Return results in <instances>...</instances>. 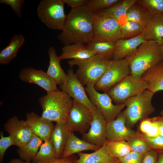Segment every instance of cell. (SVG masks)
Masks as SVG:
<instances>
[{"label": "cell", "mask_w": 163, "mask_h": 163, "mask_svg": "<svg viewBox=\"0 0 163 163\" xmlns=\"http://www.w3.org/2000/svg\"><path fill=\"white\" fill-rule=\"evenodd\" d=\"M138 133L139 137L147 142L152 149L158 154L163 152V137L149 138Z\"/></svg>", "instance_id": "38"}, {"label": "cell", "mask_w": 163, "mask_h": 163, "mask_svg": "<svg viewBox=\"0 0 163 163\" xmlns=\"http://www.w3.org/2000/svg\"><path fill=\"white\" fill-rule=\"evenodd\" d=\"M100 148L89 143L76 136L71 132H69L66 146L61 158H65L75 153L86 150L95 151Z\"/></svg>", "instance_id": "19"}, {"label": "cell", "mask_w": 163, "mask_h": 163, "mask_svg": "<svg viewBox=\"0 0 163 163\" xmlns=\"http://www.w3.org/2000/svg\"><path fill=\"white\" fill-rule=\"evenodd\" d=\"M49 58V63L47 74L53 79L57 85L60 86L66 80V74L62 68L60 64L61 60L56 54V50L53 46L50 47L47 50Z\"/></svg>", "instance_id": "21"}, {"label": "cell", "mask_w": 163, "mask_h": 163, "mask_svg": "<svg viewBox=\"0 0 163 163\" xmlns=\"http://www.w3.org/2000/svg\"><path fill=\"white\" fill-rule=\"evenodd\" d=\"M160 47L161 50L163 55V42L162 44L161 45H160Z\"/></svg>", "instance_id": "47"}, {"label": "cell", "mask_w": 163, "mask_h": 163, "mask_svg": "<svg viewBox=\"0 0 163 163\" xmlns=\"http://www.w3.org/2000/svg\"><path fill=\"white\" fill-rule=\"evenodd\" d=\"M152 18L147 10L136 1L129 8L126 15V21L135 22L144 27L149 24Z\"/></svg>", "instance_id": "28"}, {"label": "cell", "mask_w": 163, "mask_h": 163, "mask_svg": "<svg viewBox=\"0 0 163 163\" xmlns=\"http://www.w3.org/2000/svg\"><path fill=\"white\" fill-rule=\"evenodd\" d=\"M133 151L142 155L151 148L147 142L139 136L129 138L126 140Z\"/></svg>", "instance_id": "36"}, {"label": "cell", "mask_w": 163, "mask_h": 163, "mask_svg": "<svg viewBox=\"0 0 163 163\" xmlns=\"http://www.w3.org/2000/svg\"><path fill=\"white\" fill-rule=\"evenodd\" d=\"M95 53L85 44L76 43L64 46L62 49V53L59 56L62 59H80L91 57Z\"/></svg>", "instance_id": "25"}, {"label": "cell", "mask_w": 163, "mask_h": 163, "mask_svg": "<svg viewBox=\"0 0 163 163\" xmlns=\"http://www.w3.org/2000/svg\"><path fill=\"white\" fill-rule=\"evenodd\" d=\"M158 156V153L151 149L142 155L141 163H156Z\"/></svg>", "instance_id": "42"}, {"label": "cell", "mask_w": 163, "mask_h": 163, "mask_svg": "<svg viewBox=\"0 0 163 163\" xmlns=\"http://www.w3.org/2000/svg\"><path fill=\"white\" fill-rule=\"evenodd\" d=\"M63 0H42L37 12L40 21L48 28L62 30L67 17Z\"/></svg>", "instance_id": "6"}, {"label": "cell", "mask_w": 163, "mask_h": 163, "mask_svg": "<svg viewBox=\"0 0 163 163\" xmlns=\"http://www.w3.org/2000/svg\"><path fill=\"white\" fill-rule=\"evenodd\" d=\"M24 0H0V3L8 5L19 17L21 16V8L24 3Z\"/></svg>", "instance_id": "39"}, {"label": "cell", "mask_w": 163, "mask_h": 163, "mask_svg": "<svg viewBox=\"0 0 163 163\" xmlns=\"http://www.w3.org/2000/svg\"><path fill=\"white\" fill-rule=\"evenodd\" d=\"M9 163H32L31 162L24 161L21 159L18 158L13 159H12Z\"/></svg>", "instance_id": "45"}, {"label": "cell", "mask_w": 163, "mask_h": 163, "mask_svg": "<svg viewBox=\"0 0 163 163\" xmlns=\"http://www.w3.org/2000/svg\"><path fill=\"white\" fill-rule=\"evenodd\" d=\"M60 86L61 91L73 100L84 104L92 111L96 108L91 103L83 85L72 68L68 70L66 78Z\"/></svg>", "instance_id": "12"}, {"label": "cell", "mask_w": 163, "mask_h": 163, "mask_svg": "<svg viewBox=\"0 0 163 163\" xmlns=\"http://www.w3.org/2000/svg\"><path fill=\"white\" fill-rule=\"evenodd\" d=\"M137 131L149 138L160 136L158 116L146 118L140 121Z\"/></svg>", "instance_id": "31"}, {"label": "cell", "mask_w": 163, "mask_h": 163, "mask_svg": "<svg viewBox=\"0 0 163 163\" xmlns=\"http://www.w3.org/2000/svg\"><path fill=\"white\" fill-rule=\"evenodd\" d=\"M142 155L132 151L126 155L118 158L120 163H141Z\"/></svg>", "instance_id": "41"}, {"label": "cell", "mask_w": 163, "mask_h": 163, "mask_svg": "<svg viewBox=\"0 0 163 163\" xmlns=\"http://www.w3.org/2000/svg\"><path fill=\"white\" fill-rule=\"evenodd\" d=\"M77 159L73 155L65 158H56L46 163H75Z\"/></svg>", "instance_id": "44"}, {"label": "cell", "mask_w": 163, "mask_h": 163, "mask_svg": "<svg viewBox=\"0 0 163 163\" xmlns=\"http://www.w3.org/2000/svg\"><path fill=\"white\" fill-rule=\"evenodd\" d=\"M145 27L135 22L127 21L121 25L122 38L127 39L138 36L143 33Z\"/></svg>", "instance_id": "34"}, {"label": "cell", "mask_w": 163, "mask_h": 163, "mask_svg": "<svg viewBox=\"0 0 163 163\" xmlns=\"http://www.w3.org/2000/svg\"><path fill=\"white\" fill-rule=\"evenodd\" d=\"M4 129L11 137L14 145L18 148L23 147L29 142L34 134L26 120H20L15 116L6 122Z\"/></svg>", "instance_id": "14"}, {"label": "cell", "mask_w": 163, "mask_h": 163, "mask_svg": "<svg viewBox=\"0 0 163 163\" xmlns=\"http://www.w3.org/2000/svg\"><path fill=\"white\" fill-rule=\"evenodd\" d=\"M110 60L98 55L87 59H71L68 63L71 68L77 66L75 73L84 85L95 86L106 71Z\"/></svg>", "instance_id": "4"}, {"label": "cell", "mask_w": 163, "mask_h": 163, "mask_svg": "<svg viewBox=\"0 0 163 163\" xmlns=\"http://www.w3.org/2000/svg\"><path fill=\"white\" fill-rule=\"evenodd\" d=\"M85 90L92 104L101 112L107 123L115 120L125 107L124 103L113 104L107 92H98L94 86H86Z\"/></svg>", "instance_id": "8"}, {"label": "cell", "mask_w": 163, "mask_h": 163, "mask_svg": "<svg viewBox=\"0 0 163 163\" xmlns=\"http://www.w3.org/2000/svg\"><path fill=\"white\" fill-rule=\"evenodd\" d=\"M57 158L53 146L49 140L44 141L40 147L32 163H46Z\"/></svg>", "instance_id": "33"}, {"label": "cell", "mask_w": 163, "mask_h": 163, "mask_svg": "<svg viewBox=\"0 0 163 163\" xmlns=\"http://www.w3.org/2000/svg\"><path fill=\"white\" fill-rule=\"evenodd\" d=\"M92 119V111L84 104L73 100L66 123L69 131L84 134L89 129Z\"/></svg>", "instance_id": "11"}, {"label": "cell", "mask_w": 163, "mask_h": 163, "mask_svg": "<svg viewBox=\"0 0 163 163\" xmlns=\"http://www.w3.org/2000/svg\"><path fill=\"white\" fill-rule=\"evenodd\" d=\"M26 116V121L33 133L44 141L49 140L54 126L53 122L33 112L27 113Z\"/></svg>", "instance_id": "17"}, {"label": "cell", "mask_w": 163, "mask_h": 163, "mask_svg": "<svg viewBox=\"0 0 163 163\" xmlns=\"http://www.w3.org/2000/svg\"><path fill=\"white\" fill-rule=\"evenodd\" d=\"M69 132L66 123H56L54 126L49 140L54 149L57 158L61 157Z\"/></svg>", "instance_id": "22"}, {"label": "cell", "mask_w": 163, "mask_h": 163, "mask_svg": "<svg viewBox=\"0 0 163 163\" xmlns=\"http://www.w3.org/2000/svg\"><path fill=\"white\" fill-rule=\"evenodd\" d=\"M141 78L146 82L147 89L154 94L163 91V60L146 71Z\"/></svg>", "instance_id": "20"}, {"label": "cell", "mask_w": 163, "mask_h": 163, "mask_svg": "<svg viewBox=\"0 0 163 163\" xmlns=\"http://www.w3.org/2000/svg\"><path fill=\"white\" fill-rule=\"evenodd\" d=\"M145 41L142 34L133 38L118 40L115 42V49L112 60L126 59Z\"/></svg>", "instance_id": "18"}, {"label": "cell", "mask_w": 163, "mask_h": 163, "mask_svg": "<svg viewBox=\"0 0 163 163\" xmlns=\"http://www.w3.org/2000/svg\"><path fill=\"white\" fill-rule=\"evenodd\" d=\"M0 161L2 162L5 153L7 149L14 144L10 136L5 137L2 133L0 134Z\"/></svg>", "instance_id": "40"}, {"label": "cell", "mask_w": 163, "mask_h": 163, "mask_svg": "<svg viewBox=\"0 0 163 163\" xmlns=\"http://www.w3.org/2000/svg\"><path fill=\"white\" fill-rule=\"evenodd\" d=\"M119 0H87L85 4L88 8L95 13L114 5Z\"/></svg>", "instance_id": "37"}, {"label": "cell", "mask_w": 163, "mask_h": 163, "mask_svg": "<svg viewBox=\"0 0 163 163\" xmlns=\"http://www.w3.org/2000/svg\"><path fill=\"white\" fill-rule=\"evenodd\" d=\"M18 78L23 82L38 85L47 93L59 90L55 82L42 69L32 67L23 68L20 71Z\"/></svg>", "instance_id": "15"}, {"label": "cell", "mask_w": 163, "mask_h": 163, "mask_svg": "<svg viewBox=\"0 0 163 163\" xmlns=\"http://www.w3.org/2000/svg\"><path fill=\"white\" fill-rule=\"evenodd\" d=\"M147 88V84L142 78H135L129 75L111 87L107 93L114 103L120 104Z\"/></svg>", "instance_id": "7"}, {"label": "cell", "mask_w": 163, "mask_h": 163, "mask_svg": "<svg viewBox=\"0 0 163 163\" xmlns=\"http://www.w3.org/2000/svg\"><path fill=\"white\" fill-rule=\"evenodd\" d=\"M106 150L111 156L119 158L123 157L132 151L131 147L125 140L109 141L105 143Z\"/></svg>", "instance_id": "32"}, {"label": "cell", "mask_w": 163, "mask_h": 163, "mask_svg": "<svg viewBox=\"0 0 163 163\" xmlns=\"http://www.w3.org/2000/svg\"><path fill=\"white\" fill-rule=\"evenodd\" d=\"M160 116L163 119V108L160 112Z\"/></svg>", "instance_id": "48"}, {"label": "cell", "mask_w": 163, "mask_h": 163, "mask_svg": "<svg viewBox=\"0 0 163 163\" xmlns=\"http://www.w3.org/2000/svg\"><path fill=\"white\" fill-rule=\"evenodd\" d=\"M156 163H163V152L159 153L158 159Z\"/></svg>", "instance_id": "46"}, {"label": "cell", "mask_w": 163, "mask_h": 163, "mask_svg": "<svg viewBox=\"0 0 163 163\" xmlns=\"http://www.w3.org/2000/svg\"><path fill=\"white\" fill-rule=\"evenodd\" d=\"M136 2L143 7L152 17L163 14V0H136Z\"/></svg>", "instance_id": "35"}, {"label": "cell", "mask_w": 163, "mask_h": 163, "mask_svg": "<svg viewBox=\"0 0 163 163\" xmlns=\"http://www.w3.org/2000/svg\"><path fill=\"white\" fill-rule=\"evenodd\" d=\"M65 4L71 8H77L85 5L87 0H63Z\"/></svg>", "instance_id": "43"}, {"label": "cell", "mask_w": 163, "mask_h": 163, "mask_svg": "<svg viewBox=\"0 0 163 163\" xmlns=\"http://www.w3.org/2000/svg\"><path fill=\"white\" fill-rule=\"evenodd\" d=\"M93 40L115 42L122 39L121 25L117 20L95 14Z\"/></svg>", "instance_id": "10"}, {"label": "cell", "mask_w": 163, "mask_h": 163, "mask_svg": "<svg viewBox=\"0 0 163 163\" xmlns=\"http://www.w3.org/2000/svg\"><path fill=\"white\" fill-rule=\"evenodd\" d=\"M78 154L79 158L76 160L75 163H120L118 158L113 157L108 154L105 143L102 147L92 153L81 152Z\"/></svg>", "instance_id": "24"}, {"label": "cell", "mask_w": 163, "mask_h": 163, "mask_svg": "<svg viewBox=\"0 0 163 163\" xmlns=\"http://www.w3.org/2000/svg\"><path fill=\"white\" fill-rule=\"evenodd\" d=\"M145 40L154 41L161 45L163 42V14L152 17L142 33Z\"/></svg>", "instance_id": "23"}, {"label": "cell", "mask_w": 163, "mask_h": 163, "mask_svg": "<svg viewBox=\"0 0 163 163\" xmlns=\"http://www.w3.org/2000/svg\"><path fill=\"white\" fill-rule=\"evenodd\" d=\"M136 1V0H119L110 7L94 14L113 18L120 23L122 18H123L126 21L127 12Z\"/></svg>", "instance_id": "27"}, {"label": "cell", "mask_w": 163, "mask_h": 163, "mask_svg": "<svg viewBox=\"0 0 163 163\" xmlns=\"http://www.w3.org/2000/svg\"><path fill=\"white\" fill-rule=\"evenodd\" d=\"M130 74L128 63L126 59L110 60L105 72L94 87L97 91L107 92L113 86Z\"/></svg>", "instance_id": "9"}, {"label": "cell", "mask_w": 163, "mask_h": 163, "mask_svg": "<svg viewBox=\"0 0 163 163\" xmlns=\"http://www.w3.org/2000/svg\"><path fill=\"white\" fill-rule=\"evenodd\" d=\"M154 94L146 89L124 102L126 108L122 112L126 120V125L133 127L138 121L148 117L155 112L152 104Z\"/></svg>", "instance_id": "5"}, {"label": "cell", "mask_w": 163, "mask_h": 163, "mask_svg": "<svg viewBox=\"0 0 163 163\" xmlns=\"http://www.w3.org/2000/svg\"><path fill=\"white\" fill-rule=\"evenodd\" d=\"M94 15L86 5L71 8L58 39L64 46L76 43L87 44L93 38Z\"/></svg>", "instance_id": "1"}, {"label": "cell", "mask_w": 163, "mask_h": 163, "mask_svg": "<svg viewBox=\"0 0 163 163\" xmlns=\"http://www.w3.org/2000/svg\"><path fill=\"white\" fill-rule=\"evenodd\" d=\"M122 112L115 120L107 123L106 133L107 141H126L129 138L139 135L137 131L126 126V120Z\"/></svg>", "instance_id": "16"}, {"label": "cell", "mask_w": 163, "mask_h": 163, "mask_svg": "<svg viewBox=\"0 0 163 163\" xmlns=\"http://www.w3.org/2000/svg\"></svg>", "instance_id": "49"}, {"label": "cell", "mask_w": 163, "mask_h": 163, "mask_svg": "<svg viewBox=\"0 0 163 163\" xmlns=\"http://www.w3.org/2000/svg\"><path fill=\"white\" fill-rule=\"evenodd\" d=\"M126 59L129 66L130 75L139 79L148 70L162 61L163 55L157 42L145 40Z\"/></svg>", "instance_id": "2"}, {"label": "cell", "mask_w": 163, "mask_h": 163, "mask_svg": "<svg viewBox=\"0 0 163 163\" xmlns=\"http://www.w3.org/2000/svg\"><path fill=\"white\" fill-rule=\"evenodd\" d=\"M92 111L93 119L88 131L83 134V139L101 148L107 140L106 129L107 122L96 107Z\"/></svg>", "instance_id": "13"}, {"label": "cell", "mask_w": 163, "mask_h": 163, "mask_svg": "<svg viewBox=\"0 0 163 163\" xmlns=\"http://www.w3.org/2000/svg\"><path fill=\"white\" fill-rule=\"evenodd\" d=\"M43 140L34 135L30 140L23 147L19 148L17 153L21 159L29 162L32 161L38 152L39 148L43 143Z\"/></svg>", "instance_id": "29"}, {"label": "cell", "mask_w": 163, "mask_h": 163, "mask_svg": "<svg viewBox=\"0 0 163 163\" xmlns=\"http://www.w3.org/2000/svg\"><path fill=\"white\" fill-rule=\"evenodd\" d=\"M73 101V100L62 91L47 93L38 100L42 110L41 117L56 123H65Z\"/></svg>", "instance_id": "3"}, {"label": "cell", "mask_w": 163, "mask_h": 163, "mask_svg": "<svg viewBox=\"0 0 163 163\" xmlns=\"http://www.w3.org/2000/svg\"><path fill=\"white\" fill-rule=\"evenodd\" d=\"M25 41L24 36L14 35L9 44L0 52V64L6 65L10 63L17 56V53Z\"/></svg>", "instance_id": "26"}, {"label": "cell", "mask_w": 163, "mask_h": 163, "mask_svg": "<svg viewBox=\"0 0 163 163\" xmlns=\"http://www.w3.org/2000/svg\"><path fill=\"white\" fill-rule=\"evenodd\" d=\"M86 46L95 55L102 56L109 60H112L115 49V42L92 40Z\"/></svg>", "instance_id": "30"}]
</instances>
